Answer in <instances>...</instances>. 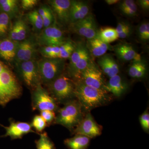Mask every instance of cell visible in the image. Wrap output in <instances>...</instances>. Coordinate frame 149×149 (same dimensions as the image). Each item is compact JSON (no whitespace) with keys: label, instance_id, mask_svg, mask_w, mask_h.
Returning <instances> with one entry per match:
<instances>
[{"label":"cell","instance_id":"obj_34","mask_svg":"<svg viewBox=\"0 0 149 149\" xmlns=\"http://www.w3.org/2000/svg\"><path fill=\"white\" fill-rule=\"evenodd\" d=\"M139 38L143 41L149 39V24L148 22H143L139 26L138 29Z\"/></svg>","mask_w":149,"mask_h":149},{"label":"cell","instance_id":"obj_22","mask_svg":"<svg viewBox=\"0 0 149 149\" xmlns=\"http://www.w3.org/2000/svg\"><path fill=\"white\" fill-rule=\"evenodd\" d=\"M90 142V139L88 137L77 135L65 140L64 143L69 149H87Z\"/></svg>","mask_w":149,"mask_h":149},{"label":"cell","instance_id":"obj_10","mask_svg":"<svg viewBox=\"0 0 149 149\" xmlns=\"http://www.w3.org/2000/svg\"><path fill=\"white\" fill-rule=\"evenodd\" d=\"M37 45L35 39L31 38L18 42L14 61L16 65L23 62L36 60Z\"/></svg>","mask_w":149,"mask_h":149},{"label":"cell","instance_id":"obj_3","mask_svg":"<svg viewBox=\"0 0 149 149\" xmlns=\"http://www.w3.org/2000/svg\"><path fill=\"white\" fill-rule=\"evenodd\" d=\"M22 88L16 76L8 67L0 73V105L4 106L21 96Z\"/></svg>","mask_w":149,"mask_h":149},{"label":"cell","instance_id":"obj_28","mask_svg":"<svg viewBox=\"0 0 149 149\" xmlns=\"http://www.w3.org/2000/svg\"><path fill=\"white\" fill-rule=\"evenodd\" d=\"M119 8L121 12L126 16L132 17L137 15L138 8L134 1H123L120 4Z\"/></svg>","mask_w":149,"mask_h":149},{"label":"cell","instance_id":"obj_43","mask_svg":"<svg viewBox=\"0 0 149 149\" xmlns=\"http://www.w3.org/2000/svg\"><path fill=\"white\" fill-rule=\"evenodd\" d=\"M0 125H1V126H3L2 125H1V124H0Z\"/></svg>","mask_w":149,"mask_h":149},{"label":"cell","instance_id":"obj_30","mask_svg":"<svg viewBox=\"0 0 149 149\" xmlns=\"http://www.w3.org/2000/svg\"><path fill=\"white\" fill-rule=\"evenodd\" d=\"M60 52L58 58L65 59L69 58L75 49V45L71 41H66L60 46Z\"/></svg>","mask_w":149,"mask_h":149},{"label":"cell","instance_id":"obj_42","mask_svg":"<svg viewBox=\"0 0 149 149\" xmlns=\"http://www.w3.org/2000/svg\"><path fill=\"white\" fill-rule=\"evenodd\" d=\"M7 67H8L4 64L3 62L0 61V73L2 72Z\"/></svg>","mask_w":149,"mask_h":149},{"label":"cell","instance_id":"obj_20","mask_svg":"<svg viewBox=\"0 0 149 149\" xmlns=\"http://www.w3.org/2000/svg\"><path fill=\"white\" fill-rule=\"evenodd\" d=\"M98 63L102 71L109 78L117 75L119 72L118 64L111 56H102L98 61Z\"/></svg>","mask_w":149,"mask_h":149},{"label":"cell","instance_id":"obj_33","mask_svg":"<svg viewBox=\"0 0 149 149\" xmlns=\"http://www.w3.org/2000/svg\"><path fill=\"white\" fill-rule=\"evenodd\" d=\"M32 128H35L36 131L42 133L48 126L42 117L40 115H35L31 123Z\"/></svg>","mask_w":149,"mask_h":149},{"label":"cell","instance_id":"obj_31","mask_svg":"<svg viewBox=\"0 0 149 149\" xmlns=\"http://www.w3.org/2000/svg\"><path fill=\"white\" fill-rule=\"evenodd\" d=\"M10 19L4 12L0 13V37L4 38L9 34L11 26Z\"/></svg>","mask_w":149,"mask_h":149},{"label":"cell","instance_id":"obj_27","mask_svg":"<svg viewBox=\"0 0 149 149\" xmlns=\"http://www.w3.org/2000/svg\"><path fill=\"white\" fill-rule=\"evenodd\" d=\"M26 16L34 31L38 32V34L44 29L42 19L37 10L31 11L27 14Z\"/></svg>","mask_w":149,"mask_h":149},{"label":"cell","instance_id":"obj_13","mask_svg":"<svg viewBox=\"0 0 149 149\" xmlns=\"http://www.w3.org/2000/svg\"><path fill=\"white\" fill-rule=\"evenodd\" d=\"M48 3L55 20L62 25L70 24V11L71 1L52 0L48 1Z\"/></svg>","mask_w":149,"mask_h":149},{"label":"cell","instance_id":"obj_8","mask_svg":"<svg viewBox=\"0 0 149 149\" xmlns=\"http://www.w3.org/2000/svg\"><path fill=\"white\" fill-rule=\"evenodd\" d=\"M36 43L40 47H60L66 41L63 32L55 23L50 27L44 28L37 34L35 38Z\"/></svg>","mask_w":149,"mask_h":149},{"label":"cell","instance_id":"obj_39","mask_svg":"<svg viewBox=\"0 0 149 149\" xmlns=\"http://www.w3.org/2000/svg\"><path fill=\"white\" fill-rule=\"evenodd\" d=\"M129 25V24H128V23H125V22H119L116 28H115L118 35L120 33V32H122Z\"/></svg>","mask_w":149,"mask_h":149},{"label":"cell","instance_id":"obj_24","mask_svg":"<svg viewBox=\"0 0 149 149\" xmlns=\"http://www.w3.org/2000/svg\"><path fill=\"white\" fill-rule=\"evenodd\" d=\"M37 11L42 19L44 28L50 27L54 24L55 22L54 16L49 6H42Z\"/></svg>","mask_w":149,"mask_h":149},{"label":"cell","instance_id":"obj_41","mask_svg":"<svg viewBox=\"0 0 149 149\" xmlns=\"http://www.w3.org/2000/svg\"><path fill=\"white\" fill-rule=\"evenodd\" d=\"M120 1L118 0H106L105 2L109 5H112L115 4L117 3Z\"/></svg>","mask_w":149,"mask_h":149},{"label":"cell","instance_id":"obj_38","mask_svg":"<svg viewBox=\"0 0 149 149\" xmlns=\"http://www.w3.org/2000/svg\"><path fill=\"white\" fill-rule=\"evenodd\" d=\"M131 28L130 25H129L126 27L124 30H123L122 32H120L119 34H118V38L120 39H125L130 36L131 34Z\"/></svg>","mask_w":149,"mask_h":149},{"label":"cell","instance_id":"obj_18","mask_svg":"<svg viewBox=\"0 0 149 149\" xmlns=\"http://www.w3.org/2000/svg\"><path fill=\"white\" fill-rule=\"evenodd\" d=\"M114 52L116 55L123 61H141V55L136 52L131 45L128 44H120L115 47Z\"/></svg>","mask_w":149,"mask_h":149},{"label":"cell","instance_id":"obj_35","mask_svg":"<svg viewBox=\"0 0 149 149\" xmlns=\"http://www.w3.org/2000/svg\"><path fill=\"white\" fill-rule=\"evenodd\" d=\"M40 116L45 121L47 125L54 123L56 116L55 112L50 110L42 111H40Z\"/></svg>","mask_w":149,"mask_h":149},{"label":"cell","instance_id":"obj_6","mask_svg":"<svg viewBox=\"0 0 149 149\" xmlns=\"http://www.w3.org/2000/svg\"><path fill=\"white\" fill-rule=\"evenodd\" d=\"M16 66L22 82L31 91L42 85L37 60L23 62Z\"/></svg>","mask_w":149,"mask_h":149},{"label":"cell","instance_id":"obj_2","mask_svg":"<svg viewBox=\"0 0 149 149\" xmlns=\"http://www.w3.org/2000/svg\"><path fill=\"white\" fill-rule=\"evenodd\" d=\"M47 86L48 92L58 104H65L75 97L76 83L68 74L63 73Z\"/></svg>","mask_w":149,"mask_h":149},{"label":"cell","instance_id":"obj_12","mask_svg":"<svg viewBox=\"0 0 149 149\" xmlns=\"http://www.w3.org/2000/svg\"><path fill=\"white\" fill-rule=\"evenodd\" d=\"M75 135H83L88 138H95L102 133V128L95 121L90 113H88L85 117L73 130Z\"/></svg>","mask_w":149,"mask_h":149},{"label":"cell","instance_id":"obj_23","mask_svg":"<svg viewBox=\"0 0 149 149\" xmlns=\"http://www.w3.org/2000/svg\"><path fill=\"white\" fill-rule=\"evenodd\" d=\"M0 8L11 19L17 17L19 12V1L17 0H0Z\"/></svg>","mask_w":149,"mask_h":149},{"label":"cell","instance_id":"obj_36","mask_svg":"<svg viewBox=\"0 0 149 149\" xmlns=\"http://www.w3.org/2000/svg\"><path fill=\"white\" fill-rule=\"evenodd\" d=\"M140 121L142 128L145 131L148 132L149 130V113L148 110L141 114Z\"/></svg>","mask_w":149,"mask_h":149},{"label":"cell","instance_id":"obj_26","mask_svg":"<svg viewBox=\"0 0 149 149\" xmlns=\"http://www.w3.org/2000/svg\"><path fill=\"white\" fill-rule=\"evenodd\" d=\"M147 71L146 65L141 61H134L128 69V74L132 78H142L145 76Z\"/></svg>","mask_w":149,"mask_h":149},{"label":"cell","instance_id":"obj_7","mask_svg":"<svg viewBox=\"0 0 149 149\" xmlns=\"http://www.w3.org/2000/svg\"><path fill=\"white\" fill-rule=\"evenodd\" d=\"M32 106L33 111L45 110L55 112L58 110V103L42 85L32 91Z\"/></svg>","mask_w":149,"mask_h":149},{"label":"cell","instance_id":"obj_40","mask_svg":"<svg viewBox=\"0 0 149 149\" xmlns=\"http://www.w3.org/2000/svg\"><path fill=\"white\" fill-rule=\"evenodd\" d=\"M139 4L141 7L145 10H148L149 8V0H140L139 1Z\"/></svg>","mask_w":149,"mask_h":149},{"label":"cell","instance_id":"obj_15","mask_svg":"<svg viewBox=\"0 0 149 149\" xmlns=\"http://www.w3.org/2000/svg\"><path fill=\"white\" fill-rule=\"evenodd\" d=\"M29 33V27L24 19L19 17L11 24L9 32V39L20 42L27 39Z\"/></svg>","mask_w":149,"mask_h":149},{"label":"cell","instance_id":"obj_9","mask_svg":"<svg viewBox=\"0 0 149 149\" xmlns=\"http://www.w3.org/2000/svg\"><path fill=\"white\" fill-rule=\"evenodd\" d=\"M70 28L75 34L85 37L88 40L97 36L98 30L95 19L90 14L85 18L70 24Z\"/></svg>","mask_w":149,"mask_h":149},{"label":"cell","instance_id":"obj_1","mask_svg":"<svg viewBox=\"0 0 149 149\" xmlns=\"http://www.w3.org/2000/svg\"><path fill=\"white\" fill-rule=\"evenodd\" d=\"M75 96L83 109L90 111L109 102L111 97L105 90L89 87L80 81L75 82Z\"/></svg>","mask_w":149,"mask_h":149},{"label":"cell","instance_id":"obj_14","mask_svg":"<svg viewBox=\"0 0 149 149\" xmlns=\"http://www.w3.org/2000/svg\"><path fill=\"white\" fill-rule=\"evenodd\" d=\"M4 128L6 129V133L0 136L1 138L10 137L13 140L21 139L24 135L28 133H35L32 129L31 123L27 122L10 120V125Z\"/></svg>","mask_w":149,"mask_h":149},{"label":"cell","instance_id":"obj_21","mask_svg":"<svg viewBox=\"0 0 149 149\" xmlns=\"http://www.w3.org/2000/svg\"><path fill=\"white\" fill-rule=\"evenodd\" d=\"M86 48L90 54L96 57L102 56L109 49V44L104 42L97 37L88 40Z\"/></svg>","mask_w":149,"mask_h":149},{"label":"cell","instance_id":"obj_19","mask_svg":"<svg viewBox=\"0 0 149 149\" xmlns=\"http://www.w3.org/2000/svg\"><path fill=\"white\" fill-rule=\"evenodd\" d=\"M127 89V83L118 74L110 77L109 81L104 87V90L106 92L111 93L117 97L122 95Z\"/></svg>","mask_w":149,"mask_h":149},{"label":"cell","instance_id":"obj_17","mask_svg":"<svg viewBox=\"0 0 149 149\" xmlns=\"http://www.w3.org/2000/svg\"><path fill=\"white\" fill-rule=\"evenodd\" d=\"M18 43L8 38L0 40V57L8 62L14 61Z\"/></svg>","mask_w":149,"mask_h":149},{"label":"cell","instance_id":"obj_32","mask_svg":"<svg viewBox=\"0 0 149 149\" xmlns=\"http://www.w3.org/2000/svg\"><path fill=\"white\" fill-rule=\"evenodd\" d=\"M39 52L45 58H58L60 47L58 46H47L40 47Z\"/></svg>","mask_w":149,"mask_h":149},{"label":"cell","instance_id":"obj_16","mask_svg":"<svg viewBox=\"0 0 149 149\" xmlns=\"http://www.w3.org/2000/svg\"><path fill=\"white\" fill-rule=\"evenodd\" d=\"M90 7L82 1H71L70 11V24L83 19L90 14Z\"/></svg>","mask_w":149,"mask_h":149},{"label":"cell","instance_id":"obj_5","mask_svg":"<svg viewBox=\"0 0 149 149\" xmlns=\"http://www.w3.org/2000/svg\"><path fill=\"white\" fill-rule=\"evenodd\" d=\"M37 61L42 85L47 86L63 73L64 59L43 58Z\"/></svg>","mask_w":149,"mask_h":149},{"label":"cell","instance_id":"obj_37","mask_svg":"<svg viewBox=\"0 0 149 149\" xmlns=\"http://www.w3.org/2000/svg\"><path fill=\"white\" fill-rule=\"evenodd\" d=\"M39 1L37 0H22L21 1L22 8L24 10H29L37 5Z\"/></svg>","mask_w":149,"mask_h":149},{"label":"cell","instance_id":"obj_4","mask_svg":"<svg viewBox=\"0 0 149 149\" xmlns=\"http://www.w3.org/2000/svg\"><path fill=\"white\" fill-rule=\"evenodd\" d=\"M82 107L77 100H73L58 109L54 123L63 125L69 130L76 127L83 119Z\"/></svg>","mask_w":149,"mask_h":149},{"label":"cell","instance_id":"obj_25","mask_svg":"<svg viewBox=\"0 0 149 149\" xmlns=\"http://www.w3.org/2000/svg\"><path fill=\"white\" fill-rule=\"evenodd\" d=\"M97 37L107 44L113 42L118 38L115 28L106 27L98 31Z\"/></svg>","mask_w":149,"mask_h":149},{"label":"cell","instance_id":"obj_29","mask_svg":"<svg viewBox=\"0 0 149 149\" xmlns=\"http://www.w3.org/2000/svg\"><path fill=\"white\" fill-rule=\"evenodd\" d=\"M40 138L35 141L37 149H56L55 146L46 132L41 133Z\"/></svg>","mask_w":149,"mask_h":149},{"label":"cell","instance_id":"obj_11","mask_svg":"<svg viewBox=\"0 0 149 149\" xmlns=\"http://www.w3.org/2000/svg\"><path fill=\"white\" fill-rule=\"evenodd\" d=\"M79 81L89 87L101 90H104L105 85L101 71L91 62L82 72Z\"/></svg>","mask_w":149,"mask_h":149}]
</instances>
